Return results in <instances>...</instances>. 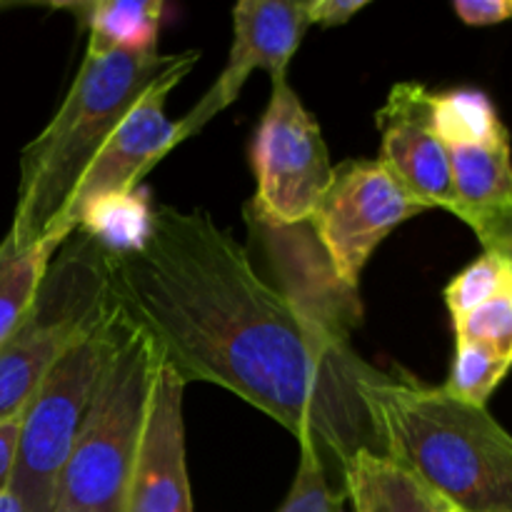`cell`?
Returning <instances> with one entry per match:
<instances>
[{
	"label": "cell",
	"mask_w": 512,
	"mask_h": 512,
	"mask_svg": "<svg viewBox=\"0 0 512 512\" xmlns=\"http://www.w3.org/2000/svg\"><path fill=\"white\" fill-rule=\"evenodd\" d=\"M108 265L115 305L185 385H218L263 410L313 445L340 485L358 450L383 453L360 395L378 370L335 320L260 278L205 210H153L143 245L108 253Z\"/></svg>",
	"instance_id": "obj_1"
},
{
	"label": "cell",
	"mask_w": 512,
	"mask_h": 512,
	"mask_svg": "<svg viewBox=\"0 0 512 512\" xmlns=\"http://www.w3.org/2000/svg\"><path fill=\"white\" fill-rule=\"evenodd\" d=\"M198 58V50H88L60 108L20 155L18 200L5 243L18 250L40 243L60 248L68 240L63 235L65 210L90 160L145 95L163 85L175 88Z\"/></svg>",
	"instance_id": "obj_2"
},
{
	"label": "cell",
	"mask_w": 512,
	"mask_h": 512,
	"mask_svg": "<svg viewBox=\"0 0 512 512\" xmlns=\"http://www.w3.org/2000/svg\"><path fill=\"white\" fill-rule=\"evenodd\" d=\"M385 455L460 512H512V435L485 408L375 373L360 385Z\"/></svg>",
	"instance_id": "obj_3"
},
{
	"label": "cell",
	"mask_w": 512,
	"mask_h": 512,
	"mask_svg": "<svg viewBox=\"0 0 512 512\" xmlns=\"http://www.w3.org/2000/svg\"><path fill=\"white\" fill-rule=\"evenodd\" d=\"M160 360L155 340L123 315L60 478L55 512H123L125 485Z\"/></svg>",
	"instance_id": "obj_4"
},
{
	"label": "cell",
	"mask_w": 512,
	"mask_h": 512,
	"mask_svg": "<svg viewBox=\"0 0 512 512\" xmlns=\"http://www.w3.org/2000/svg\"><path fill=\"white\" fill-rule=\"evenodd\" d=\"M113 310L108 250L75 230L50 260L28 318L0 348V423L23 415L53 365Z\"/></svg>",
	"instance_id": "obj_5"
},
{
	"label": "cell",
	"mask_w": 512,
	"mask_h": 512,
	"mask_svg": "<svg viewBox=\"0 0 512 512\" xmlns=\"http://www.w3.org/2000/svg\"><path fill=\"white\" fill-rule=\"evenodd\" d=\"M120 325L123 313L115 305L103 323L53 365L18 418V458L10 490L28 512H55L60 478Z\"/></svg>",
	"instance_id": "obj_6"
},
{
	"label": "cell",
	"mask_w": 512,
	"mask_h": 512,
	"mask_svg": "<svg viewBox=\"0 0 512 512\" xmlns=\"http://www.w3.org/2000/svg\"><path fill=\"white\" fill-rule=\"evenodd\" d=\"M258 175L255 208L273 228L310 223L333 183V163L320 125L300 103L288 78L273 80V95L253 140Z\"/></svg>",
	"instance_id": "obj_7"
},
{
	"label": "cell",
	"mask_w": 512,
	"mask_h": 512,
	"mask_svg": "<svg viewBox=\"0 0 512 512\" xmlns=\"http://www.w3.org/2000/svg\"><path fill=\"white\" fill-rule=\"evenodd\" d=\"M428 210L380 160H348L310 218L335 283L355 290L365 263L398 225Z\"/></svg>",
	"instance_id": "obj_8"
},
{
	"label": "cell",
	"mask_w": 512,
	"mask_h": 512,
	"mask_svg": "<svg viewBox=\"0 0 512 512\" xmlns=\"http://www.w3.org/2000/svg\"><path fill=\"white\" fill-rule=\"evenodd\" d=\"M313 25L308 0H240L233 8V45L228 63L198 105L178 120L180 143L198 133L233 100H238L253 70L288 78V65Z\"/></svg>",
	"instance_id": "obj_9"
},
{
	"label": "cell",
	"mask_w": 512,
	"mask_h": 512,
	"mask_svg": "<svg viewBox=\"0 0 512 512\" xmlns=\"http://www.w3.org/2000/svg\"><path fill=\"white\" fill-rule=\"evenodd\" d=\"M183 390V378L160 360L125 485L123 512H193L185 468Z\"/></svg>",
	"instance_id": "obj_10"
},
{
	"label": "cell",
	"mask_w": 512,
	"mask_h": 512,
	"mask_svg": "<svg viewBox=\"0 0 512 512\" xmlns=\"http://www.w3.org/2000/svg\"><path fill=\"white\" fill-rule=\"evenodd\" d=\"M170 90L173 85H163L145 95L90 160L65 210V238L78 230L80 213L90 203L108 195L135 193L138 183L155 168V163L180 143L178 123L165 115V98Z\"/></svg>",
	"instance_id": "obj_11"
},
{
	"label": "cell",
	"mask_w": 512,
	"mask_h": 512,
	"mask_svg": "<svg viewBox=\"0 0 512 512\" xmlns=\"http://www.w3.org/2000/svg\"><path fill=\"white\" fill-rule=\"evenodd\" d=\"M433 93L418 83H398L378 110L383 153L380 163L405 185L425 208H445L455 213L453 173L448 148L435 135L430 120Z\"/></svg>",
	"instance_id": "obj_12"
},
{
	"label": "cell",
	"mask_w": 512,
	"mask_h": 512,
	"mask_svg": "<svg viewBox=\"0 0 512 512\" xmlns=\"http://www.w3.org/2000/svg\"><path fill=\"white\" fill-rule=\"evenodd\" d=\"M343 495L353 512H440L443 500L405 465L363 448L345 463Z\"/></svg>",
	"instance_id": "obj_13"
},
{
	"label": "cell",
	"mask_w": 512,
	"mask_h": 512,
	"mask_svg": "<svg viewBox=\"0 0 512 512\" xmlns=\"http://www.w3.org/2000/svg\"><path fill=\"white\" fill-rule=\"evenodd\" d=\"M65 8L78 13L88 25V50L158 53V30L163 18L160 0H95Z\"/></svg>",
	"instance_id": "obj_14"
},
{
	"label": "cell",
	"mask_w": 512,
	"mask_h": 512,
	"mask_svg": "<svg viewBox=\"0 0 512 512\" xmlns=\"http://www.w3.org/2000/svg\"><path fill=\"white\" fill-rule=\"evenodd\" d=\"M448 160L460 220L512 203L510 143L453 145Z\"/></svg>",
	"instance_id": "obj_15"
},
{
	"label": "cell",
	"mask_w": 512,
	"mask_h": 512,
	"mask_svg": "<svg viewBox=\"0 0 512 512\" xmlns=\"http://www.w3.org/2000/svg\"><path fill=\"white\" fill-rule=\"evenodd\" d=\"M55 253L58 248L48 243L23 250L0 243V348L28 318Z\"/></svg>",
	"instance_id": "obj_16"
},
{
	"label": "cell",
	"mask_w": 512,
	"mask_h": 512,
	"mask_svg": "<svg viewBox=\"0 0 512 512\" xmlns=\"http://www.w3.org/2000/svg\"><path fill=\"white\" fill-rule=\"evenodd\" d=\"M433 130L445 148L510 143L493 103L480 90H450L430 98Z\"/></svg>",
	"instance_id": "obj_17"
},
{
	"label": "cell",
	"mask_w": 512,
	"mask_h": 512,
	"mask_svg": "<svg viewBox=\"0 0 512 512\" xmlns=\"http://www.w3.org/2000/svg\"><path fill=\"white\" fill-rule=\"evenodd\" d=\"M153 225V208L140 190L108 195L80 213L78 230L93 238L108 253H125L143 245Z\"/></svg>",
	"instance_id": "obj_18"
},
{
	"label": "cell",
	"mask_w": 512,
	"mask_h": 512,
	"mask_svg": "<svg viewBox=\"0 0 512 512\" xmlns=\"http://www.w3.org/2000/svg\"><path fill=\"white\" fill-rule=\"evenodd\" d=\"M510 368L512 358H508V355L498 353V350L488 348V345L458 340L453 368H450L448 383L443 388L453 398L463 400V403L485 408V400L498 388L500 380L505 378Z\"/></svg>",
	"instance_id": "obj_19"
},
{
	"label": "cell",
	"mask_w": 512,
	"mask_h": 512,
	"mask_svg": "<svg viewBox=\"0 0 512 512\" xmlns=\"http://www.w3.org/2000/svg\"><path fill=\"white\" fill-rule=\"evenodd\" d=\"M510 285L512 270L508 260L500 258L493 250H485L473 265H468L463 273L450 280V285L445 288V305H448L453 320H458L503 293Z\"/></svg>",
	"instance_id": "obj_20"
},
{
	"label": "cell",
	"mask_w": 512,
	"mask_h": 512,
	"mask_svg": "<svg viewBox=\"0 0 512 512\" xmlns=\"http://www.w3.org/2000/svg\"><path fill=\"white\" fill-rule=\"evenodd\" d=\"M343 490H333L330 470L318 450L300 443V463L293 488L278 512H343Z\"/></svg>",
	"instance_id": "obj_21"
},
{
	"label": "cell",
	"mask_w": 512,
	"mask_h": 512,
	"mask_svg": "<svg viewBox=\"0 0 512 512\" xmlns=\"http://www.w3.org/2000/svg\"><path fill=\"white\" fill-rule=\"evenodd\" d=\"M453 323L458 340L488 345L512 358V285Z\"/></svg>",
	"instance_id": "obj_22"
},
{
	"label": "cell",
	"mask_w": 512,
	"mask_h": 512,
	"mask_svg": "<svg viewBox=\"0 0 512 512\" xmlns=\"http://www.w3.org/2000/svg\"><path fill=\"white\" fill-rule=\"evenodd\" d=\"M465 223L483 240L485 250H493L500 258L508 260L512 270V203L470 215L465 218Z\"/></svg>",
	"instance_id": "obj_23"
},
{
	"label": "cell",
	"mask_w": 512,
	"mask_h": 512,
	"mask_svg": "<svg viewBox=\"0 0 512 512\" xmlns=\"http://www.w3.org/2000/svg\"><path fill=\"white\" fill-rule=\"evenodd\" d=\"M453 10L465 25H495L512 18V0H458Z\"/></svg>",
	"instance_id": "obj_24"
},
{
	"label": "cell",
	"mask_w": 512,
	"mask_h": 512,
	"mask_svg": "<svg viewBox=\"0 0 512 512\" xmlns=\"http://www.w3.org/2000/svg\"><path fill=\"white\" fill-rule=\"evenodd\" d=\"M310 3V20L313 25L333 28V25L348 23L353 15L368 8L370 0H308Z\"/></svg>",
	"instance_id": "obj_25"
},
{
	"label": "cell",
	"mask_w": 512,
	"mask_h": 512,
	"mask_svg": "<svg viewBox=\"0 0 512 512\" xmlns=\"http://www.w3.org/2000/svg\"><path fill=\"white\" fill-rule=\"evenodd\" d=\"M18 420L0 423V490L10 488L15 473V458H18Z\"/></svg>",
	"instance_id": "obj_26"
},
{
	"label": "cell",
	"mask_w": 512,
	"mask_h": 512,
	"mask_svg": "<svg viewBox=\"0 0 512 512\" xmlns=\"http://www.w3.org/2000/svg\"><path fill=\"white\" fill-rule=\"evenodd\" d=\"M0 512H28L23 500L13 493V490H0Z\"/></svg>",
	"instance_id": "obj_27"
},
{
	"label": "cell",
	"mask_w": 512,
	"mask_h": 512,
	"mask_svg": "<svg viewBox=\"0 0 512 512\" xmlns=\"http://www.w3.org/2000/svg\"><path fill=\"white\" fill-rule=\"evenodd\" d=\"M440 512H460V510H455V508H450V505H448V503H443V510H440Z\"/></svg>",
	"instance_id": "obj_28"
},
{
	"label": "cell",
	"mask_w": 512,
	"mask_h": 512,
	"mask_svg": "<svg viewBox=\"0 0 512 512\" xmlns=\"http://www.w3.org/2000/svg\"><path fill=\"white\" fill-rule=\"evenodd\" d=\"M8 5H10V3H3V0H0V8H8Z\"/></svg>",
	"instance_id": "obj_29"
}]
</instances>
